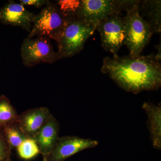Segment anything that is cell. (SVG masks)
<instances>
[{"instance_id":"1","label":"cell","mask_w":161,"mask_h":161,"mask_svg":"<svg viewBox=\"0 0 161 161\" xmlns=\"http://www.w3.org/2000/svg\"><path fill=\"white\" fill-rule=\"evenodd\" d=\"M101 71L123 89L133 94L157 90L161 85V62L154 54L106 57Z\"/></svg>"},{"instance_id":"2","label":"cell","mask_w":161,"mask_h":161,"mask_svg":"<svg viewBox=\"0 0 161 161\" xmlns=\"http://www.w3.org/2000/svg\"><path fill=\"white\" fill-rule=\"evenodd\" d=\"M139 1L129 8L123 18L125 28V45L132 56L141 55L150 42L153 33L150 26L140 14Z\"/></svg>"},{"instance_id":"3","label":"cell","mask_w":161,"mask_h":161,"mask_svg":"<svg viewBox=\"0 0 161 161\" xmlns=\"http://www.w3.org/2000/svg\"><path fill=\"white\" fill-rule=\"evenodd\" d=\"M97 26L77 17L67 22L58 41L60 59L70 58L83 49L85 43L96 30Z\"/></svg>"},{"instance_id":"4","label":"cell","mask_w":161,"mask_h":161,"mask_svg":"<svg viewBox=\"0 0 161 161\" xmlns=\"http://www.w3.org/2000/svg\"><path fill=\"white\" fill-rule=\"evenodd\" d=\"M137 0H81L76 17L96 26L111 15L120 14L135 5Z\"/></svg>"},{"instance_id":"5","label":"cell","mask_w":161,"mask_h":161,"mask_svg":"<svg viewBox=\"0 0 161 161\" xmlns=\"http://www.w3.org/2000/svg\"><path fill=\"white\" fill-rule=\"evenodd\" d=\"M68 19L64 17L57 5L47 1L44 9L34 19L33 25L28 39L44 37L58 42Z\"/></svg>"},{"instance_id":"6","label":"cell","mask_w":161,"mask_h":161,"mask_svg":"<svg viewBox=\"0 0 161 161\" xmlns=\"http://www.w3.org/2000/svg\"><path fill=\"white\" fill-rule=\"evenodd\" d=\"M23 64L34 66L39 63H53L60 59L58 53L54 51L50 40L44 37L23 40L21 48Z\"/></svg>"},{"instance_id":"7","label":"cell","mask_w":161,"mask_h":161,"mask_svg":"<svg viewBox=\"0 0 161 161\" xmlns=\"http://www.w3.org/2000/svg\"><path fill=\"white\" fill-rule=\"evenodd\" d=\"M96 30L100 34L103 49L114 56L118 55L125 40L123 20L120 14H115L102 20Z\"/></svg>"},{"instance_id":"8","label":"cell","mask_w":161,"mask_h":161,"mask_svg":"<svg viewBox=\"0 0 161 161\" xmlns=\"http://www.w3.org/2000/svg\"><path fill=\"white\" fill-rule=\"evenodd\" d=\"M98 142L77 136H66L58 138L53 150L44 161H64L74 154L86 149L98 146Z\"/></svg>"},{"instance_id":"9","label":"cell","mask_w":161,"mask_h":161,"mask_svg":"<svg viewBox=\"0 0 161 161\" xmlns=\"http://www.w3.org/2000/svg\"><path fill=\"white\" fill-rule=\"evenodd\" d=\"M35 15L20 3L9 1L0 9V20L4 24L19 26L31 31Z\"/></svg>"},{"instance_id":"10","label":"cell","mask_w":161,"mask_h":161,"mask_svg":"<svg viewBox=\"0 0 161 161\" xmlns=\"http://www.w3.org/2000/svg\"><path fill=\"white\" fill-rule=\"evenodd\" d=\"M52 115L47 108H35L27 110L18 115L15 123L19 129L26 136L33 138Z\"/></svg>"},{"instance_id":"11","label":"cell","mask_w":161,"mask_h":161,"mask_svg":"<svg viewBox=\"0 0 161 161\" xmlns=\"http://www.w3.org/2000/svg\"><path fill=\"white\" fill-rule=\"evenodd\" d=\"M59 131L58 121L52 115L34 137L43 155V161L46 159L55 148L59 138Z\"/></svg>"},{"instance_id":"12","label":"cell","mask_w":161,"mask_h":161,"mask_svg":"<svg viewBox=\"0 0 161 161\" xmlns=\"http://www.w3.org/2000/svg\"><path fill=\"white\" fill-rule=\"evenodd\" d=\"M143 109L147 115V125L150 134L153 147L157 150L161 149V105L145 103Z\"/></svg>"},{"instance_id":"13","label":"cell","mask_w":161,"mask_h":161,"mask_svg":"<svg viewBox=\"0 0 161 161\" xmlns=\"http://www.w3.org/2000/svg\"><path fill=\"white\" fill-rule=\"evenodd\" d=\"M140 14L146 20L154 34L161 31V1L142 0L138 4Z\"/></svg>"},{"instance_id":"14","label":"cell","mask_w":161,"mask_h":161,"mask_svg":"<svg viewBox=\"0 0 161 161\" xmlns=\"http://www.w3.org/2000/svg\"><path fill=\"white\" fill-rule=\"evenodd\" d=\"M17 114L8 98H0V126L5 127L16 122Z\"/></svg>"},{"instance_id":"15","label":"cell","mask_w":161,"mask_h":161,"mask_svg":"<svg viewBox=\"0 0 161 161\" xmlns=\"http://www.w3.org/2000/svg\"><path fill=\"white\" fill-rule=\"evenodd\" d=\"M3 132L11 149L14 147L17 148L28 138L19 129L16 123L3 127Z\"/></svg>"},{"instance_id":"16","label":"cell","mask_w":161,"mask_h":161,"mask_svg":"<svg viewBox=\"0 0 161 161\" xmlns=\"http://www.w3.org/2000/svg\"><path fill=\"white\" fill-rule=\"evenodd\" d=\"M19 155L21 158L29 160L34 158L40 153L37 144L33 138H26L17 148Z\"/></svg>"},{"instance_id":"17","label":"cell","mask_w":161,"mask_h":161,"mask_svg":"<svg viewBox=\"0 0 161 161\" xmlns=\"http://www.w3.org/2000/svg\"><path fill=\"white\" fill-rule=\"evenodd\" d=\"M58 9L67 19L76 17L80 5L79 0H59L57 1Z\"/></svg>"},{"instance_id":"18","label":"cell","mask_w":161,"mask_h":161,"mask_svg":"<svg viewBox=\"0 0 161 161\" xmlns=\"http://www.w3.org/2000/svg\"><path fill=\"white\" fill-rule=\"evenodd\" d=\"M11 150L3 131L0 130V161H6L10 156Z\"/></svg>"},{"instance_id":"19","label":"cell","mask_w":161,"mask_h":161,"mask_svg":"<svg viewBox=\"0 0 161 161\" xmlns=\"http://www.w3.org/2000/svg\"><path fill=\"white\" fill-rule=\"evenodd\" d=\"M20 3L23 6H34L35 7H41L46 4L47 1L45 0H20Z\"/></svg>"},{"instance_id":"20","label":"cell","mask_w":161,"mask_h":161,"mask_svg":"<svg viewBox=\"0 0 161 161\" xmlns=\"http://www.w3.org/2000/svg\"><path fill=\"white\" fill-rule=\"evenodd\" d=\"M156 48L157 49V53L155 54V57L158 60L161 62V42L159 44L156 46Z\"/></svg>"},{"instance_id":"21","label":"cell","mask_w":161,"mask_h":161,"mask_svg":"<svg viewBox=\"0 0 161 161\" xmlns=\"http://www.w3.org/2000/svg\"><path fill=\"white\" fill-rule=\"evenodd\" d=\"M6 161H12L11 160H10V158H9L8 159L6 160Z\"/></svg>"}]
</instances>
